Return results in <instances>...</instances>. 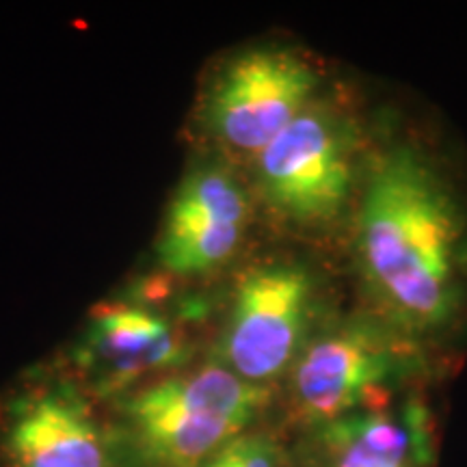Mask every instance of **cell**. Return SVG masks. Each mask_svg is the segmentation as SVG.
<instances>
[{
	"instance_id": "3",
	"label": "cell",
	"mask_w": 467,
	"mask_h": 467,
	"mask_svg": "<svg viewBox=\"0 0 467 467\" xmlns=\"http://www.w3.org/2000/svg\"><path fill=\"white\" fill-rule=\"evenodd\" d=\"M359 139L336 102L317 98L255 156L262 200L299 227H327L358 189Z\"/></svg>"
},
{
	"instance_id": "7",
	"label": "cell",
	"mask_w": 467,
	"mask_h": 467,
	"mask_svg": "<svg viewBox=\"0 0 467 467\" xmlns=\"http://www.w3.org/2000/svg\"><path fill=\"white\" fill-rule=\"evenodd\" d=\"M249 195L230 169L202 165L169 206L159 258L175 275H202L232 258L249 221Z\"/></svg>"
},
{
	"instance_id": "2",
	"label": "cell",
	"mask_w": 467,
	"mask_h": 467,
	"mask_svg": "<svg viewBox=\"0 0 467 467\" xmlns=\"http://www.w3.org/2000/svg\"><path fill=\"white\" fill-rule=\"evenodd\" d=\"M266 405V389L225 366L169 377L126 400L143 457L156 467H202L244 433Z\"/></svg>"
},
{
	"instance_id": "8",
	"label": "cell",
	"mask_w": 467,
	"mask_h": 467,
	"mask_svg": "<svg viewBox=\"0 0 467 467\" xmlns=\"http://www.w3.org/2000/svg\"><path fill=\"white\" fill-rule=\"evenodd\" d=\"M5 448L11 467H110L109 443L89 409L61 389L17 402Z\"/></svg>"
},
{
	"instance_id": "1",
	"label": "cell",
	"mask_w": 467,
	"mask_h": 467,
	"mask_svg": "<svg viewBox=\"0 0 467 467\" xmlns=\"http://www.w3.org/2000/svg\"><path fill=\"white\" fill-rule=\"evenodd\" d=\"M355 241L368 285L402 329L435 334L457 320L467 290L465 214L418 145H389L368 167Z\"/></svg>"
},
{
	"instance_id": "6",
	"label": "cell",
	"mask_w": 467,
	"mask_h": 467,
	"mask_svg": "<svg viewBox=\"0 0 467 467\" xmlns=\"http://www.w3.org/2000/svg\"><path fill=\"white\" fill-rule=\"evenodd\" d=\"M314 279L296 262L254 266L238 282L227 323L225 368L262 385L282 375L306 348Z\"/></svg>"
},
{
	"instance_id": "9",
	"label": "cell",
	"mask_w": 467,
	"mask_h": 467,
	"mask_svg": "<svg viewBox=\"0 0 467 467\" xmlns=\"http://www.w3.org/2000/svg\"><path fill=\"white\" fill-rule=\"evenodd\" d=\"M182 359V344L165 318L141 307L115 306L91 327L87 364L100 392H121L139 377Z\"/></svg>"
},
{
	"instance_id": "4",
	"label": "cell",
	"mask_w": 467,
	"mask_h": 467,
	"mask_svg": "<svg viewBox=\"0 0 467 467\" xmlns=\"http://www.w3.org/2000/svg\"><path fill=\"white\" fill-rule=\"evenodd\" d=\"M416 370L409 337L372 318H348L307 342L295 361L292 394L299 416L325 426L388 409L399 383Z\"/></svg>"
},
{
	"instance_id": "10",
	"label": "cell",
	"mask_w": 467,
	"mask_h": 467,
	"mask_svg": "<svg viewBox=\"0 0 467 467\" xmlns=\"http://www.w3.org/2000/svg\"><path fill=\"white\" fill-rule=\"evenodd\" d=\"M320 467H426L429 422L418 405L358 413L320 426Z\"/></svg>"
},
{
	"instance_id": "5",
	"label": "cell",
	"mask_w": 467,
	"mask_h": 467,
	"mask_svg": "<svg viewBox=\"0 0 467 467\" xmlns=\"http://www.w3.org/2000/svg\"><path fill=\"white\" fill-rule=\"evenodd\" d=\"M318 69L288 48H254L234 57L208 89V130L241 154L258 156L317 100Z\"/></svg>"
},
{
	"instance_id": "11",
	"label": "cell",
	"mask_w": 467,
	"mask_h": 467,
	"mask_svg": "<svg viewBox=\"0 0 467 467\" xmlns=\"http://www.w3.org/2000/svg\"><path fill=\"white\" fill-rule=\"evenodd\" d=\"M202 467H282V457L268 437L241 435L225 443Z\"/></svg>"
}]
</instances>
